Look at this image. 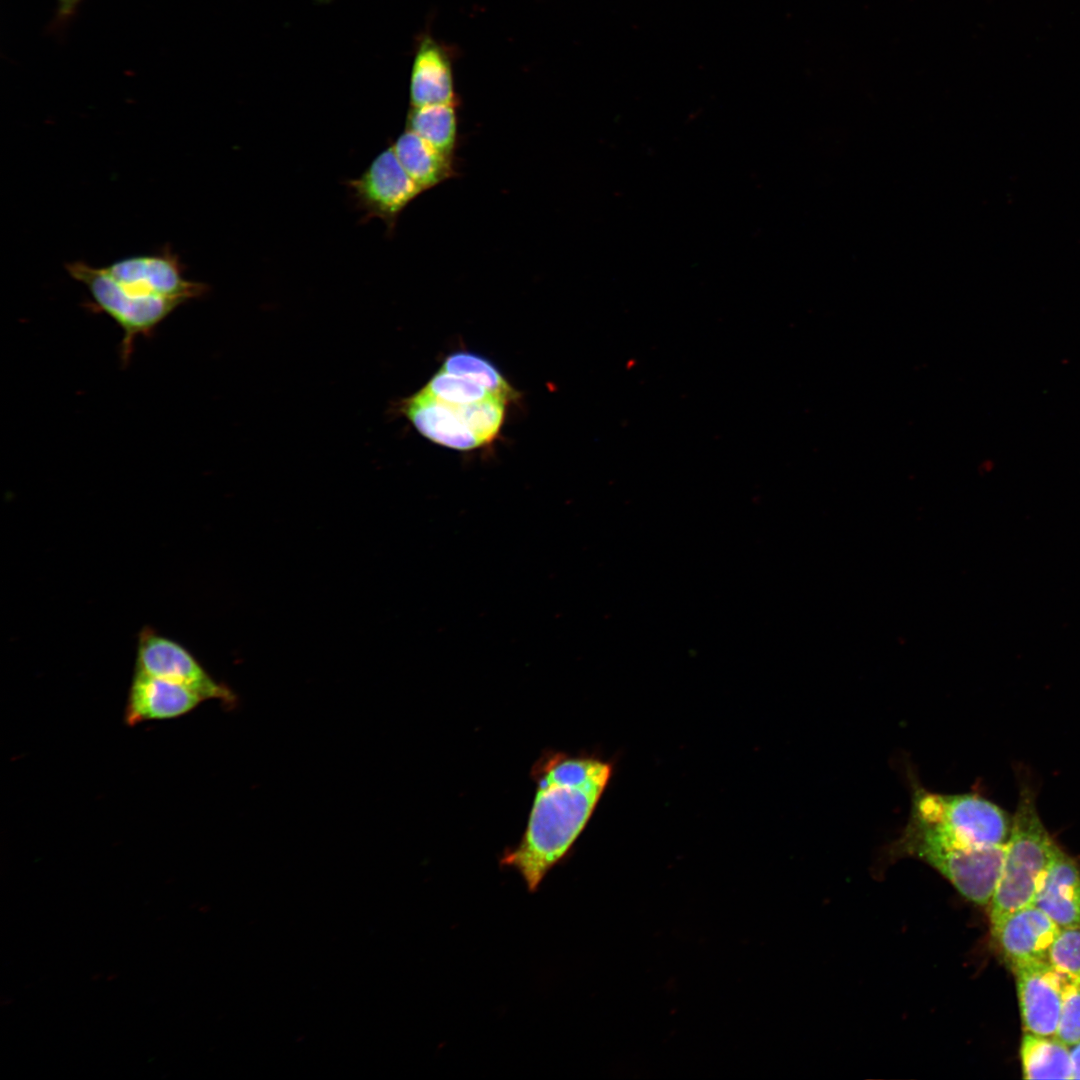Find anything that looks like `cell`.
I'll use <instances>...</instances> for the list:
<instances>
[{
	"instance_id": "obj_20",
	"label": "cell",
	"mask_w": 1080,
	"mask_h": 1080,
	"mask_svg": "<svg viewBox=\"0 0 1080 1080\" xmlns=\"http://www.w3.org/2000/svg\"><path fill=\"white\" fill-rule=\"evenodd\" d=\"M423 389L435 398L453 405L470 404L494 395L485 387L467 378L441 369L433 375Z\"/></svg>"
},
{
	"instance_id": "obj_17",
	"label": "cell",
	"mask_w": 1080,
	"mask_h": 1080,
	"mask_svg": "<svg viewBox=\"0 0 1080 1080\" xmlns=\"http://www.w3.org/2000/svg\"><path fill=\"white\" fill-rule=\"evenodd\" d=\"M406 129L416 133L442 154L455 158L459 144L457 105L411 107Z\"/></svg>"
},
{
	"instance_id": "obj_23",
	"label": "cell",
	"mask_w": 1080,
	"mask_h": 1080,
	"mask_svg": "<svg viewBox=\"0 0 1080 1080\" xmlns=\"http://www.w3.org/2000/svg\"><path fill=\"white\" fill-rule=\"evenodd\" d=\"M83 0H57L56 13L51 27L56 31L63 29L74 17Z\"/></svg>"
},
{
	"instance_id": "obj_14",
	"label": "cell",
	"mask_w": 1080,
	"mask_h": 1080,
	"mask_svg": "<svg viewBox=\"0 0 1080 1080\" xmlns=\"http://www.w3.org/2000/svg\"><path fill=\"white\" fill-rule=\"evenodd\" d=\"M410 103L411 107L458 105L448 53L430 37L423 38L415 55L410 79Z\"/></svg>"
},
{
	"instance_id": "obj_19",
	"label": "cell",
	"mask_w": 1080,
	"mask_h": 1080,
	"mask_svg": "<svg viewBox=\"0 0 1080 1080\" xmlns=\"http://www.w3.org/2000/svg\"><path fill=\"white\" fill-rule=\"evenodd\" d=\"M506 403L504 399L491 395L477 402L455 406L466 425L484 445L498 434L504 421Z\"/></svg>"
},
{
	"instance_id": "obj_5",
	"label": "cell",
	"mask_w": 1080,
	"mask_h": 1080,
	"mask_svg": "<svg viewBox=\"0 0 1080 1080\" xmlns=\"http://www.w3.org/2000/svg\"><path fill=\"white\" fill-rule=\"evenodd\" d=\"M67 273L82 283L92 301L88 308L111 317L123 330L120 357L126 366L137 337H151L157 326L184 303L180 300L133 292L115 281L104 269L83 261L65 265Z\"/></svg>"
},
{
	"instance_id": "obj_22",
	"label": "cell",
	"mask_w": 1080,
	"mask_h": 1080,
	"mask_svg": "<svg viewBox=\"0 0 1080 1080\" xmlns=\"http://www.w3.org/2000/svg\"><path fill=\"white\" fill-rule=\"evenodd\" d=\"M1067 1046L1080 1041V982L1066 981L1055 1035Z\"/></svg>"
},
{
	"instance_id": "obj_10",
	"label": "cell",
	"mask_w": 1080,
	"mask_h": 1080,
	"mask_svg": "<svg viewBox=\"0 0 1080 1080\" xmlns=\"http://www.w3.org/2000/svg\"><path fill=\"white\" fill-rule=\"evenodd\" d=\"M1059 930V926L1034 904L991 924L994 943L1011 969L1027 963L1048 961L1051 945Z\"/></svg>"
},
{
	"instance_id": "obj_11",
	"label": "cell",
	"mask_w": 1080,
	"mask_h": 1080,
	"mask_svg": "<svg viewBox=\"0 0 1080 1080\" xmlns=\"http://www.w3.org/2000/svg\"><path fill=\"white\" fill-rule=\"evenodd\" d=\"M204 699L191 688L135 671L124 711L132 727L152 720H168L194 710Z\"/></svg>"
},
{
	"instance_id": "obj_24",
	"label": "cell",
	"mask_w": 1080,
	"mask_h": 1080,
	"mask_svg": "<svg viewBox=\"0 0 1080 1080\" xmlns=\"http://www.w3.org/2000/svg\"><path fill=\"white\" fill-rule=\"evenodd\" d=\"M1072 1079H1080V1041L1069 1046Z\"/></svg>"
},
{
	"instance_id": "obj_18",
	"label": "cell",
	"mask_w": 1080,
	"mask_h": 1080,
	"mask_svg": "<svg viewBox=\"0 0 1080 1080\" xmlns=\"http://www.w3.org/2000/svg\"><path fill=\"white\" fill-rule=\"evenodd\" d=\"M441 370L467 378L507 402L517 395L489 360L472 352L461 351L449 355L443 362Z\"/></svg>"
},
{
	"instance_id": "obj_4",
	"label": "cell",
	"mask_w": 1080,
	"mask_h": 1080,
	"mask_svg": "<svg viewBox=\"0 0 1080 1080\" xmlns=\"http://www.w3.org/2000/svg\"><path fill=\"white\" fill-rule=\"evenodd\" d=\"M910 820L957 843L986 847L1008 842L1012 821L996 804L975 794L947 795L915 785Z\"/></svg>"
},
{
	"instance_id": "obj_16",
	"label": "cell",
	"mask_w": 1080,
	"mask_h": 1080,
	"mask_svg": "<svg viewBox=\"0 0 1080 1080\" xmlns=\"http://www.w3.org/2000/svg\"><path fill=\"white\" fill-rule=\"evenodd\" d=\"M1020 1056L1025 1079H1072L1069 1046L1056 1036L1025 1033Z\"/></svg>"
},
{
	"instance_id": "obj_3",
	"label": "cell",
	"mask_w": 1080,
	"mask_h": 1080,
	"mask_svg": "<svg viewBox=\"0 0 1080 1080\" xmlns=\"http://www.w3.org/2000/svg\"><path fill=\"white\" fill-rule=\"evenodd\" d=\"M1058 849L1039 817L1033 793L1024 787L1012 820L1001 875L989 903L991 924L1034 903Z\"/></svg>"
},
{
	"instance_id": "obj_8",
	"label": "cell",
	"mask_w": 1080,
	"mask_h": 1080,
	"mask_svg": "<svg viewBox=\"0 0 1080 1080\" xmlns=\"http://www.w3.org/2000/svg\"><path fill=\"white\" fill-rule=\"evenodd\" d=\"M104 269L119 284L139 294L186 303L207 292V285L184 276V266L170 248L156 254L122 258Z\"/></svg>"
},
{
	"instance_id": "obj_1",
	"label": "cell",
	"mask_w": 1080,
	"mask_h": 1080,
	"mask_svg": "<svg viewBox=\"0 0 1080 1080\" xmlns=\"http://www.w3.org/2000/svg\"><path fill=\"white\" fill-rule=\"evenodd\" d=\"M612 775L611 763L549 749L530 770L535 793L526 828L499 865L517 872L535 893L547 874L570 856Z\"/></svg>"
},
{
	"instance_id": "obj_9",
	"label": "cell",
	"mask_w": 1080,
	"mask_h": 1080,
	"mask_svg": "<svg viewBox=\"0 0 1080 1080\" xmlns=\"http://www.w3.org/2000/svg\"><path fill=\"white\" fill-rule=\"evenodd\" d=\"M1012 971L1025 1033L1054 1036L1067 979L1048 961L1019 965Z\"/></svg>"
},
{
	"instance_id": "obj_12",
	"label": "cell",
	"mask_w": 1080,
	"mask_h": 1080,
	"mask_svg": "<svg viewBox=\"0 0 1080 1080\" xmlns=\"http://www.w3.org/2000/svg\"><path fill=\"white\" fill-rule=\"evenodd\" d=\"M402 411L421 435L436 444L460 451L481 446L457 407L423 388L404 401Z\"/></svg>"
},
{
	"instance_id": "obj_13",
	"label": "cell",
	"mask_w": 1080,
	"mask_h": 1080,
	"mask_svg": "<svg viewBox=\"0 0 1080 1080\" xmlns=\"http://www.w3.org/2000/svg\"><path fill=\"white\" fill-rule=\"evenodd\" d=\"M1033 904L1059 928L1080 926V868L1060 848L1043 877Z\"/></svg>"
},
{
	"instance_id": "obj_2",
	"label": "cell",
	"mask_w": 1080,
	"mask_h": 1080,
	"mask_svg": "<svg viewBox=\"0 0 1080 1080\" xmlns=\"http://www.w3.org/2000/svg\"><path fill=\"white\" fill-rule=\"evenodd\" d=\"M1006 844L966 846L909 819L900 837L891 845L890 853L895 857L910 856L924 861L967 900L987 905L1001 875Z\"/></svg>"
},
{
	"instance_id": "obj_6",
	"label": "cell",
	"mask_w": 1080,
	"mask_h": 1080,
	"mask_svg": "<svg viewBox=\"0 0 1080 1080\" xmlns=\"http://www.w3.org/2000/svg\"><path fill=\"white\" fill-rule=\"evenodd\" d=\"M347 185L366 219H381L388 231L394 230L403 210L424 192L403 169L392 146Z\"/></svg>"
},
{
	"instance_id": "obj_21",
	"label": "cell",
	"mask_w": 1080,
	"mask_h": 1080,
	"mask_svg": "<svg viewBox=\"0 0 1080 1080\" xmlns=\"http://www.w3.org/2000/svg\"><path fill=\"white\" fill-rule=\"evenodd\" d=\"M1048 961L1067 980L1080 982V926L1060 928Z\"/></svg>"
},
{
	"instance_id": "obj_15",
	"label": "cell",
	"mask_w": 1080,
	"mask_h": 1080,
	"mask_svg": "<svg viewBox=\"0 0 1080 1080\" xmlns=\"http://www.w3.org/2000/svg\"><path fill=\"white\" fill-rule=\"evenodd\" d=\"M391 146L403 169L424 192L457 175L455 158L442 154L409 129Z\"/></svg>"
},
{
	"instance_id": "obj_7",
	"label": "cell",
	"mask_w": 1080,
	"mask_h": 1080,
	"mask_svg": "<svg viewBox=\"0 0 1080 1080\" xmlns=\"http://www.w3.org/2000/svg\"><path fill=\"white\" fill-rule=\"evenodd\" d=\"M135 671L185 685L204 700L232 703V692L211 678L197 659L180 643L151 627L138 635Z\"/></svg>"
}]
</instances>
